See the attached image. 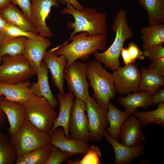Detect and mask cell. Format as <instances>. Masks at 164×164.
Instances as JSON below:
<instances>
[{"label":"cell","instance_id":"obj_1","mask_svg":"<svg viewBox=\"0 0 164 164\" xmlns=\"http://www.w3.org/2000/svg\"><path fill=\"white\" fill-rule=\"evenodd\" d=\"M107 40V35L89 36L87 32H82L69 37L65 42L51 50L56 55H63L66 57L67 63L65 69L78 59L86 60L97 51H105Z\"/></svg>","mask_w":164,"mask_h":164},{"label":"cell","instance_id":"obj_2","mask_svg":"<svg viewBox=\"0 0 164 164\" xmlns=\"http://www.w3.org/2000/svg\"><path fill=\"white\" fill-rule=\"evenodd\" d=\"M61 11L63 14L71 15L74 19V22L69 21L67 25L69 29H74L70 37L82 32H87L89 36L107 35L108 33L106 14L98 12L94 8L86 7L79 11L68 5Z\"/></svg>","mask_w":164,"mask_h":164},{"label":"cell","instance_id":"obj_3","mask_svg":"<svg viewBox=\"0 0 164 164\" xmlns=\"http://www.w3.org/2000/svg\"><path fill=\"white\" fill-rule=\"evenodd\" d=\"M112 29L115 37L111 45L104 51H97L94 55L95 59L103 63L106 68L114 71L120 66L119 57L125 41L134 37L128 26L126 12L123 9H121L116 14Z\"/></svg>","mask_w":164,"mask_h":164},{"label":"cell","instance_id":"obj_4","mask_svg":"<svg viewBox=\"0 0 164 164\" xmlns=\"http://www.w3.org/2000/svg\"><path fill=\"white\" fill-rule=\"evenodd\" d=\"M87 77L94 90L93 97L101 106L108 110L110 100L116 94L112 73L108 72L97 60L87 63Z\"/></svg>","mask_w":164,"mask_h":164},{"label":"cell","instance_id":"obj_5","mask_svg":"<svg viewBox=\"0 0 164 164\" xmlns=\"http://www.w3.org/2000/svg\"><path fill=\"white\" fill-rule=\"evenodd\" d=\"M23 105L25 119L36 128L49 133L57 116L55 109L44 97L34 95Z\"/></svg>","mask_w":164,"mask_h":164},{"label":"cell","instance_id":"obj_6","mask_svg":"<svg viewBox=\"0 0 164 164\" xmlns=\"http://www.w3.org/2000/svg\"><path fill=\"white\" fill-rule=\"evenodd\" d=\"M10 139L17 158L36 149L50 145L49 133L36 128L26 119L17 133Z\"/></svg>","mask_w":164,"mask_h":164},{"label":"cell","instance_id":"obj_7","mask_svg":"<svg viewBox=\"0 0 164 164\" xmlns=\"http://www.w3.org/2000/svg\"><path fill=\"white\" fill-rule=\"evenodd\" d=\"M0 82L13 84L28 80L36 73L30 63L23 55L1 57Z\"/></svg>","mask_w":164,"mask_h":164},{"label":"cell","instance_id":"obj_8","mask_svg":"<svg viewBox=\"0 0 164 164\" xmlns=\"http://www.w3.org/2000/svg\"><path fill=\"white\" fill-rule=\"evenodd\" d=\"M87 75V64L77 60L66 68L64 72V78L69 91L74 94L75 98L84 102L90 96Z\"/></svg>","mask_w":164,"mask_h":164},{"label":"cell","instance_id":"obj_9","mask_svg":"<svg viewBox=\"0 0 164 164\" xmlns=\"http://www.w3.org/2000/svg\"><path fill=\"white\" fill-rule=\"evenodd\" d=\"M85 102L90 141L99 142L108 127V110L99 105L93 97L90 96Z\"/></svg>","mask_w":164,"mask_h":164},{"label":"cell","instance_id":"obj_10","mask_svg":"<svg viewBox=\"0 0 164 164\" xmlns=\"http://www.w3.org/2000/svg\"><path fill=\"white\" fill-rule=\"evenodd\" d=\"M71 111L68 128L70 138L90 141L85 102L75 98Z\"/></svg>","mask_w":164,"mask_h":164},{"label":"cell","instance_id":"obj_11","mask_svg":"<svg viewBox=\"0 0 164 164\" xmlns=\"http://www.w3.org/2000/svg\"><path fill=\"white\" fill-rule=\"evenodd\" d=\"M116 91L123 95L138 92L141 74L137 66L134 63L119 67L112 73Z\"/></svg>","mask_w":164,"mask_h":164},{"label":"cell","instance_id":"obj_12","mask_svg":"<svg viewBox=\"0 0 164 164\" xmlns=\"http://www.w3.org/2000/svg\"><path fill=\"white\" fill-rule=\"evenodd\" d=\"M31 22L38 34L46 38L51 37L52 32L46 24L52 7L58 8V0H31Z\"/></svg>","mask_w":164,"mask_h":164},{"label":"cell","instance_id":"obj_13","mask_svg":"<svg viewBox=\"0 0 164 164\" xmlns=\"http://www.w3.org/2000/svg\"><path fill=\"white\" fill-rule=\"evenodd\" d=\"M50 142L63 151L69 153L72 156L78 154H84L91 145L86 142L67 138L65 136V131L62 127L56 128L49 134Z\"/></svg>","mask_w":164,"mask_h":164},{"label":"cell","instance_id":"obj_14","mask_svg":"<svg viewBox=\"0 0 164 164\" xmlns=\"http://www.w3.org/2000/svg\"><path fill=\"white\" fill-rule=\"evenodd\" d=\"M43 60L51 73L52 83L59 92L64 96L65 94L63 87L64 72L67 63V58L63 55L58 56L50 50L46 51Z\"/></svg>","mask_w":164,"mask_h":164},{"label":"cell","instance_id":"obj_15","mask_svg":"<svg viewBox=\"0 0 164 164\" xmlns=\"http://www.w3.org/2000/svg\"><path fill=\"white\" fill-rule=\"evenodd\" d=\"M51 44L49 39L43 36L27 40L22 55L29 62L36 73L39 68L47 49Z\"/></svg>","mask_w":164,"mask_h":164},{"label":"cell","instance_id":"obj_16","mask_svg":"<svg viewBox=\"0 0 164 164\" xmlns=\"http://www.w3.org/2000/svg\"><path fill=\"white\" fill-rule=\"evenodd\" d=\"M104 137L110 143L114 149V164H129L144 152L145 146L143 145L140 144L134 146L125 145L112 138L107 131L105 132Z\"/></svg>","mask_w":164,"mask_h":164},{"label":"cell","instance_id":"obj_17","mask_svg":"<svg viewBox=\"0 0 164 164\" xmlns=\"http://www.w3.org/2000/svg\"><path fill=\"white\" fill-rule=\"evenodd\" d=\"M1 105L9 122L8 134L10 137H12L17 133L25 119L23 104L3 97Z\"/></svg>","mask_w":164,"mask_h":164},{"label":"cell","instance_id":"obj_18","mask_svg":"<svg viewBox=\"0 0 164 164\" xmlns=\"http://www.w3.org/2000/svg\"><path fill=\"white\" fill-rule=\"evenodd\" d=\"M121 143L129 146L139 145L145 139L141 125L134 115H130L123 123L119 133Z\"/></svg>","mask_w":164,"mask_h":164},{"label":"cell","instance_id":"obj_19","mask_svg":"<svg viewBox=\"0 0 164 164\" xmlns=\"http://www.w3.org/2000/svg\"><path fill=\"white\" fill-rule=\"evenodd\" d=\"M48 69L43 61L36 72L37 80L31 84L30 89L32 95L44 97L55 109L59 104L58 100L51 91L48 80Z\"/></svg>","mask_w":164,"mask_h":164},{"label":"cell","instance_id":"obj_20","mask_svg":"<svg viewBox=\"0 0 164 164\" xmlns=\"http://www.w3.org/2000/svg\"><path fill=\"white\" fill-rule=\"evenodd\" d=\"M75 97L74 94L70 91L65 94L64 96L59 92L58 93L57 98L60 106L59 113L49 134L56 128L62 127L64 130L66 137L70 138L68 125Z\"/></svg>","mask_w":164,"mask_h":164},{"label":"cell","instance_id":"obj_21","mask_svg":"<svg viewBox=\"0 0 164 164\" xmlns=\"http://www.w3.org/2000/svg\"><path fill=\"white\" fill-rule=\"evenodd\" d=\"M31 85L29 80L13 84L0 82V94L7 100L23 104L32 95Z\"/></svg>","mask_w":164,"mask_h":164},{"label":"cell","instance_id":"obj_22","mask_svg":"<svg viewBox=\"0 0 164 164\" xmlns=\"http://www.w3.org/2000/svg\"><path fill=\"white\" fill-rule=\"evenodd\" d=\"M125 97H119L118 103L124 107L125 111L130 116L137 108L146 109L152 104V95L144 91L129 94Z\"/></svg>","mask_w":164,"mask_h":164},{"label":"cell","instance_id":"obj_23","mask_svg":"<svg viewBox=\"0 0 164 164\" xmlns=\"http://www.w3.org/2000/svg\"><path fill=\"white\" fill-rule=\"evenodd\" d=\"M0 14L7 22L25 30L39 34L30 21L16 5L11 3L0 9Z\"/></svg>","mask_w":164,"mask_h":164},{"label":"cell","instance_id":"obj_24","mask_svg":"<svg viewBox=\"0 0 164 164\" xmlns=\"http://www.w3.org/2000/svg\"><path fill=\"white\" fill-rule=\"evenodd\" d=\"M28 39L24 37H12L0 32V57L22 55Z\"/></svg>","mask_w":164,"mask_h":164},{"label":"cell","instance_id":"obj_25","mask_svg":"<svg viewBox=\"0 0 164 164\" xmlns=\"http://www.w3.org/2000/svg\"><path fill=\"white\" fill-rule=\"evenodd\" d=\"M141 79L139 85V91H144L154 95L159 88L164 85V77L155 71L142 67Z\"/></svg>","mask_w":164,"mask_h":164},{"label":"cell","instance_id":"obj_26","mask_svg":"<svg viewBox=\"0 0 164 164\" xmlns=\"http://www.w3.org/2000/svg\"><path fill=\"white\" fill-rule=\"evenodd\" d=\"M142 41V49L146 50L164 43V24L162 23L152 26H146L140 30Z\"/></svg>","mask_w":164,"mask_h":164},{"label":"cell","instance_id":"obj_27","mask_svg":"<svg viewBox=\"0 0 164 164\" xmlns=\"http://www.w3.org/2000/svg\"><path fill=\"white\" fill-rule=\"evenodd\" d=\"M147 12L149 26L164 22V0H137Z\"/></svg>","mask_w":164,"mask_h":164},{"label":"cell","instance_id":"obj_28","mask_svg":"<svg viewBox=\"0 0 164 164\" xmlns=\"http://www.w3.org/2000/svg\"><path fill=\"white\" fill-rule=\"evenodd\" d=\"M129 116L125 111H121L110 102L107 112V118L109 124L108 134L110 136L118 140L121 127Z\"/></svg>","mask_w":164,"mask_h":164},{"label":"cell","instance_id":"obj_29","mask_svg":"<svg viewBox=\"0 0 164 164\" xmlns=\"http://www.w3.org/2000/svg\"><path fill=\"white\" fill-rule=\"evenodd\" d=\"M132 114L135 116L141 125L156 124L164 125V102L158 104L155 110L146 111L135 110Z\"/></svg>","mask_w":164,"mask_h":164},{"label":"cell","instance_id":"obj_30","mask_svg":"<svg viewBox=\"0 0 164 164\" xmlns=\"http://www.w3.org/2000/svg\"><path fill=\"white\" fill-rule=\"evenodd\" d=\"M52 145L38 148L17 158L15 164H45Z\"/></svg>","mask_w":164,"mask_h":164},{"label":"cell","instance_id":"obj_31","mask_svg":"<svg viewBox=\"0 0 164 164\" xmlns=\"http://www.w3.org/2000/svg\"><path fill=\"white\" fill-rule=\"evenodd\" d=\"M17 159L14 147L9 138L0 133V164H13Z\"/></svg>","mask_w":164,"mask_h":164},{"label":"cell","instance_id":"obj_32","mask_svg":"<svg viewBox=\"0 0 164 164\" xmlns=\"http://www.w3.org/2000/svg\"><path fill=\"white\" fill-rule=\"evenodd\" d=\"M102 156L99 148L92 145L81 159H67L66 162L68 164H100V159Z\"/></svg>","mask_w":164,"mask_h":164},{"label":"cell","instance_id":"obj_33","mask_svg":"<svg viewBox=\"0 0 164 164\" xmlns=\"http://www.w3.org/2000/svg\"><path fill=\"white\" fill-rule=\"evenodd\" d=\"M2 32L12 37H24L29 39H36L42 36L34 32L25 30L8 22Z\"/></svg>","mask_w":164,"mask_h":164},{"label":"cell","instance_id":"obj_34","mask_svg":"<svg viewBox=\"0 0 164 164\" xmlns=\"http://www.w3.org/2000/svg\"><path fill=\"white\" fill-rule=\"evenodd\" d=\"M71 156L68 153L52 145L50 152L45 164H60L66 161Z\"/></svg>","mask_w":164,"mask_h":164},{"label":"cell","instance_id":"obj_35","mask_svg":"<svg viewBox=\"0 0 164 164\" xmlns=\"http://www.w3.org/2000/svg\"><path fill=\"white\" fill-rule=\"evenodd\" d=\"M143 52L144 56L149 57L151 62L164 57L163 44L156 45L151 49Z\"/></svg>","mask_w":164,"mask_h":164},{"label":"cell","instance_id":"obj_36","mask_svg":"<svg viewBox=\"0 0 164 164\" xmlns=\"http://www.w3.org/2000/svg\"><path fill=\"white\" fill-rule=\"evenodd\" d=\"M128 49L132 60L133 63L136 60H144L145 57L143 55V52L142 51L138 46L133 42H130L128 45Z\"/></svg>","mask_w":164,"mask_h":164},{"label":"cell","instance_id":"obj_37","mask_svg":"<svg viewBox=\"0 0 164 164\" xmlns=\"http://www.w3.org/2000/svg\"><path fill=\"white\" fill-rule=\"evenodd\" d=\"M10 0L11 3L15 5H18L20 8L24 15L30 21L31 7V0Z\"/></svg>","mask_w":164,"mask_h":164},{"label":"cell","instance_id":"obj_38","mask_svg":"<svg viewBox=\"0 0 164 164\" xmlns=\"http://www.w3.org/2000/svg\"><path fill=\"white\" fill-rule=\"evenodd\" d=\"M148 69L156 71L164 76V57L152 62Z\"/></svg>","mask_w":164,"mask_h":164},{"label":"cell","instance_id":"obj_39","mask_svg":"<svg viewBox=\"0 0 164 164\" xmlns=\"http://www.w3.org/2000/svg\"><path fill=\"white\" fill-rule=\"evenodd\" d=\"M164 102V89H160L152 96V104L156 105Z\"/></svg>","mask_w":164,"mask_h":164},{"label":"cell","instance_id":"obj_40","mask_svg":"<svg viewBox=\"0 0 164 164\" xmlns=\"http://www.w3.org/2000/svg\"><path fill=\"white\" fill-rule=\"evenodd\" d=\"M120 54L122 57L123 63L125 65L133 63L127 48L123 47L122 49Z\"/></svg>","mask_w":164,"mask_h":164},{"label":"cell","instance_id":"obj_41","mask_svg":"<svg viewBox=\"0 0 164 164\" xmlns=\"http://www.w3.org/2000/svg\"><path fill=\"white\" fill-rule=\"evenodd\" d=\"M61 2L67 5H71L79 11L84 9V7L79 3L77 0H61Z\"/></svg>","mask_w":164,"mask_h":164},{"label":"cell","instance_id":"obj_42","mask_svg":"<svg viewBox=\"0 0 164 164\" xmlns=\"http://www.w3.org/2000/svg\"><path fill=\"white\" fill-rule=\"evenodd\" d=\"M3 97L0 95V129L5 125L6 122V115L1 108V103Z\"/></svg>","mask_w":164,"mask_h":164},{"label":"cell","instance_id":"obj_43","mask_svg":"<svg viewBox=\"0 0 164 164\" xmlns=\"http://www.w3.org/2000/svg\"><path fill=\"white\" fill-rule=\"evenodd\" d=\"M7 22L0 14V32H3Z\"/></svg>","mask_w":164,"mask_h":164},{"label":"cell","instance_id":"obj_44","mask_svg":"<svg viewBox=\"0 0 164 164\" xmlns=\"http://www.w3.org/2000/svg\"><path fill=\"white\" fill-rule=\"evenodd\" d=\"M11 3L10 0H0V9Z\"/></svg>","mask_w":164,"mask_h":164},{"label":"cell","instance_id":"obj_45","mask_svg":"<svg viewBox=\"0 0 164 164\" xmlns=\"http://www.w3.org/2000/svg\"><path fill=\"white\" fill-rule=\"evenodd\" d=\"M1 58L0 57V66L1 65Z\"/></svg>","mask_w":164,"mask_h":164},{"label":"cell","instance_id":"obj_46","mask_svg":"<svg viewBox=\"0 0 164 164\" xmlns=\"http://www.w3.org/2000/svg\"></svg>","mask_w":164,"mask_h":164}]
</instances>
